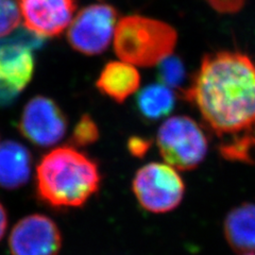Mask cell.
I'll use <instances>...</instances> for the list:
<instances>
[{
  "label": "cell",
  "instance_id": "obj_13",
  "mask_svg": "<svg viewBox=\"0 0 255 255\" xmlns=\"http://www.w3.org/2000/svg\"><path fill=\"white\" fill-rule=\"evenodd\" d=\"M225 236L237 252H255V204L244 203L231 211L223 223Z\"/></svg>",
  "mask_w": 255,
  "mask_h": 255
},
{
  "label": "cell",
  "instance_id": "obj_16",
  "mask_svg": "<svg viewBox=\"0 0 255 255\" xmlns=\"http://www.w3.org/2000/svg\"><path fill=\"white\" fill-rule=\"evenodd\" d=\"M98 138V126L96 125L94 119L89 114L82 115V117L77 123L73 134H71L70 141L73 143V147H89L97 141Z\"/></svg>",
  "mask_w": 255,
  "mask_h": 255
},
{
  "label": "cell",
  "instance_id": "obj_19",
  "mask_svg": "<svg viewBox=\"0 0 255 255\" xmlns=\"http://www.w3.org/2000/svg\"><path fill=\"white\" fill-rule=\"evenodd\" d=\"M7 228V214L3 204L0 202V241L3 238Z\"/></svg>",
  "mask_w": 255,
  "mask_h": 255
},
{
  "label": "cell",
  "instance_id": "obj_1",
  "mask_svg": "<svg viewBox=\"0 0 255 255\" xmlns=\"http://www.w3.org/2000/svg\"><path fill=\"white\" fill-rule=\"evenodd\" d=\"M186 99L220 140L221 154L231 161H251L255 145V63L247 54H206Z\"/></svg>",
  "mask_w": 255,
  "mask_h": 255
},
{
  "label": "cell",
  "instance_id": "obj_4",
  "mask_svg": "<svg viewBox=\"0 0 255 255\" xmlns=\"http://www.w3.org/2000/svg\"><path fill=\"white\" fill-rule=\"evenodd\" d=\"M45 37L26 29L0 37V107L11 105L34 74V51Z\"/></svg>",
  "mask_w": 255,
  "mask_h": 255
},
{
  "label": "cell",
  "instance_id": "obj_6",
  "mask_svg": "<svg viewBox=\"0 0 255 255\" xmlns=\"http://www.w3.org/2000/svg\"><path fill=\"white\" fill-rule=\"evenodd\" d=\"M132 190L143 210L152 214H165L180 205L185 185L177 169L170 165L149 163L135 173Z\"/></svg>",
  "mask_w": 255,
  "mask_h": 255
},
{
  "label": "cell",
  "instance_id": "obj_14",
  "mask_svg": "<svg viewBox=\"0 0 255 255\" xmlns=\"http://www.w3.org/2000/svg\"><path fill=\"white\" fill-rule=\"evenodd\" d=\"M175 106L173 91L163 83L143 87L136 96V109L142 118L156 122L168 116Z\"/></svg>",
  "mask_w": 255,
  "mask_h": 255
},
{
  "label": "cell",
  "instance_id": "obj_8",
  "mask_svg": "<svg viewBox=\"0 0 255 255\" xmlns=\"http://www.w3.org/2000/svg\"><path fill=\"white\" fill-rule=\"evenodd\" d=\"M18 130L33 145L48 148L57 145L67 131V118L52 99L35 96L25 106Z\"/></svg>",
  "mask_w": 255,
  "mask_h": 255
},
{
  "label": "cell",
  "instance_id": "obj_18",
  "mask_svg": "<svg viewBox=\"0 0 255 255\" xmlns=\"http://www.w3.org/2000/svg\"><path fill=\"white\" fill-rule=\"evenodd\" d=\"M151 141L139 136L131 137L128 141V150L135 157H142L148 152Z\"/></svg>",
  "mask_w": 255,
  "mask_h": 255
},
{
  "label": "cell",
  "instance_id": "obj_5",
  "mask_svg": "<svg viewBox=\"0 0 255 255\" xmlns=\"http://www.w3.org/2000/svg\"><path fill=\"white\" fill-rule=\"evenodd\" d=\"M156 145L164 161L174 169L193 170L203 162L209 141L194 119L173 116L158 129Z\"/></svg>",
  "mask_w": 255,
  "mask_h": 255
},
{
  "label": "cell",
  "instance_id": "obj_15",
  "mask_svg": "<svg viewBox=\"0 0 255 255\" xmlns=\"http://www.w3.org/2000/svg\"><path fill=\"white\" fill-rule=\"evenodd\" d=\"M156 66L159 83H163L170 89L182 85L185 79V67L179 58L170 54L163 59Z\"/></svg>",
  "mask_w": 255,
  "mask_h": 255
},
{
  "label": "cell",
  "instance_id": "obj_2",
  "mask_svg": "<svg viewBox=\"0 0 255 255\" xmlns=\"http://www.w3.org/2000/svg\"><path fill=\"white\" fill-rule=\"evenodd\" d=\"M98 163L76 147H59L45 154L35 170L36 197L54 210L79 209L98 193Z\"/></svg>",
  "mask_w": 255,
  "mask_h": 255
},
{
  "label": "cell",
  "instance_id": "obj_9",
  "mask_svg": "<svg viewBox=\"0 0 255 255\" xmlns=\"http://www.w3.org/2000/svg\"><path fill=\"white\" fill-rule=\"evenodd\" d=\"M63 237L58 225L42 214H31L15 223L9 236L12 255H59Z\"/></svg>",
  "mask_w": 255,
  "mask_h": 255
},
{
  "label": "cell",
  "instance_id": "obj_3",
  "mask_svg": "<svg viewBox=\"0 0 255 255\" xmlns=\"http://www.w3.org/2000/svg\"><path fill=\"white\" fill-rule=\"evenodd\" d=\"M113 39L115 53L122 61L151 67L172 53L178 34L164 21L130 15L119 19Z\"/></svg>",
  "mask_w": 255,
  "mask_h": 255
},
{
  "label": "cell",
  "instance_id": "obj_17",
  "mask_svg": "<svg viewBox=\"0 0 255 255\" xmlns=\"http://www.w3.org/2000/svg\"><path fill=\"white\" fill-rule=\"evenodd\" d=\"M20 21V0H0V37L12 33Z\"/></svg>",
  "mask_w": 255,
  "mask_h": 255
},
{
  "label": "cell",
  "instance_id": "obj_7",
  "mask_svg": "<svg viewBox=\"0 0 255 255\" xmlns=\"http://www.w3.org/2000/svg\"><path fill=\"white\" fill-rule=\"evenodd\" d=\"M117 16L115 7L110 4L97 3L84 7L70 22L67 31L69 45L87 55L103 52L114 37Z\"/></svg>",
  "mask_w": 255,
  "mask_h": 255
},
{
  "label": "cell",
  "instance_id": "obj_20",
  "mask_svg": "<svg viewBox=\"0 0 255 255\" xmlns=\"http://www.w3.org/2000/svg\"><path fill=\"white\" fill-rule=\"evenodd\" d=\"M244 255H255V252H252V253H245Z\"/></svg>",
  "mask_w": 255,
  "mask_h": 255
},
{
  "label": "cell",
  "instance_id": "obj_11",
  "mask_svg": "<svg viewBox=\"0 0 255 255\" xmlns=\"http://www.w3.org/2000/svg\"><path fill=\"white\" fill-rule=\"evenodd\" d=\"M31 171L32 155L27 147L14 140L0 143V187L6 190L22 187Z\"/></svg>",
  "mask_w": 255,
  "mask_h": 255
},
{
  "label": "cell",
  "instance_id": "obj_10",
  "mask_svg": "<svg viewBox=\"0 0 255 255\" xmlns=\"http://www.w3.org/2000/svg\"><path fill=\"white\" fill-rule=\"evenodd\" d=\"M76 10V0H20L26 28L45 38L61 34L70 25Z\"/></svg>",
  "mask_w": 255,
  "mask_h": 255
},
{
  "label": "cell",
  "instance_id": "obj_12",
  "mask_svg": "<svg viewBox=\"0 0 255 255\" xmlns=\"http://www.w3.org/2000/svg\"><path fill=\"white\" fill-rule=\"evenodd\" d=\"M140 76L134 65L125 61H113L103 67L96 82L97 89L111 99L123 103L137 92Z\"/></svg>",
  "mask_w": 255,
  "mask_h": 255
}]
</instances>
